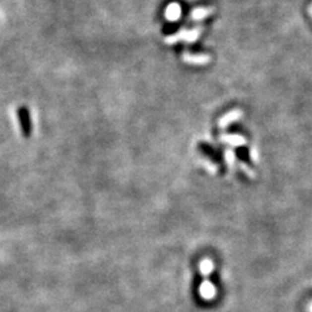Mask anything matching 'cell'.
<instances>
[{
    "instance_id": "obj_1",
    "label": "cell",
    "mask_w": 312,
    "mask_h": 312,
    "mask_svg": "<svg viewBox=\"0 0 312 312\" xmlns=\"http://www.w3.org/2000/svg\"><path fill=\"white\" fill-rule=\"evenodd\" d=\"M17 120L20 124V130L22 137L29 139L33 134V121H31L30 111L26 106H21L17 108Z\"/></svg>"
}]
</instances>
